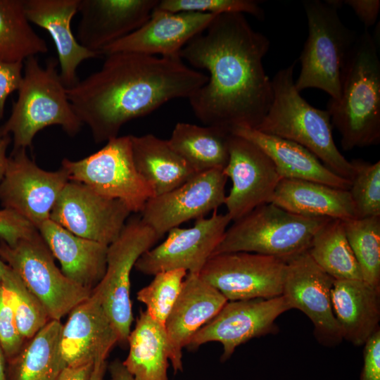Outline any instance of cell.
<instances>
[{"mask_svg": "<svg viewBox=\"0 0 380 380\" xmlns=\"http://www.w3.org/2000/svg\"><path fill=\"white\" fill-rule=\"evenodd\" d=\"M270 46L269 39L255 30L244 14L222 13L184 46L182 61L209 73L206 83L188 99L205 125L232 132L260 125L273 97L262 64Z\"/></svg>", "mask_w": 380, "mask_h": 380, "instance_id": "cell-1", "label": "cell"}, {"mask_svg": "<svg viewBox=\"0 0 380 380\" xmlns=\"http://www.w3.org/2000/svg\"><path fill=\"white\" fill-rule=\"evenodd\" d=\"M208 79L179 56L115 52L106 55L99 70L67 88V94L80 120L101 143L118 137L127 122L171 100L189 99Z\"/></svg>", "mask_w": 380, "mask_h": 380, "instance_id": "cell-2", "label": "cell"}, {"mask_svg": "<svg viewBox=\"0 0 380 380\" xmlns=\"http://www.w3.org/2000/svg\"><path fill=\"white\" fill-rule=\"evenodd\" d=\"M327 110L344 151L380 143V59L373 36H357L342 68L341 96Z\"/></svg>", "mask_w": 380, "mask_h": 380, "instance_id": "cell-3", "label": "cell"}, {"mask_svg": "<svg viewBox=\"0 0 380 380\" xmlns=\"http://www.w3.org/2000/svg\"><path fill=\"white\" fill-rule=\"evenodd\" d=\"M295 65L279 70L272 78L270 107L255 129L305 147L333 172L351 181L353 167L336 145L330 114L302 97L295 86Z\"/></svg>", "mask_w": 380, "mask_h": 380, "instance_id": "cell-4", "label": "cell"}, {"mask_svg": "<svg viewBox=\"0 0 380 380\" xmlns=\"http://www.w3.org/2000/svg\"><path fill=\"white\" fill-rule=\"evenodd\" d=\"M24 62L18 99L0 127V136L12 135L13 150H16L30 146L34 136L51 125H60L70 136L75 135L82 123L68 99L57 62L52 59L42 67L36 56Z\"/></svg>", "mask_w": 380, "mask_h": 380, "instance_id": "cell-5", "label": "cell"}, {"mask_svg": "<svg viewBox=\"0 0 380 380\" xmlns=\"http://www.w3.org/2000/svg\"><path fill=\"white\" fill-rule=\"evenodd\" d=\"M330 219L296 215L272 203L262 204L233 222L213 255L249 252L286 261L307 251L315 234Z\"/></svg>", "mask_w": 380, "mask_h": 380, "instance_id": "cell-6", "label": "cell"}, {"mask_svg": "<svg viewBox=\"0 0 380 380\" xmlns=\"http://www.w3.org/2000/svg\"><path fill=\"white\" fill-rule=\"evenodd\" d=\"M308 34L299 57L301 69L295 86L300 92L321 89L338 101L341 96L342 68L357 35L342 22L339 0L303 2Z\"/></svg>", "mask_w": 380, "mask_h": 380, "instance_id": "cell-7", "label": "cell"}, {"mask_svg": "<svg viewBox=\"0 0 380 380\" xmlns=\"http://www.w3.org/2000/svg\"><path fill=\"white\" fill-rule=\"evenodd\" d=\"M0 258L42 303L50 319L61 321L91 295L58 269L38 230L12 246L0 240Z\"/></svg>", "mask_w": 380, "mask_h": 380, "instance_id": "cell-8", "label": "cell"}, {"mask_svg": "<svg viewBox=\"0 0 380 380\" xmlns=\"http://www.w3.org/2000/svg\"><path fill=\"white\" fill-rule=\"evenodd\" d=\"M61 165L70 181L120 200L131 213H141L147 201L154 196L135 167L130 135L110 139L99 151L81 160L64 158Z\"/></svg>", "mask_w": 380, "mask_h": 380, "instance_id": "cell-9", "label": "cell"}, {"mask_svg": "<svg viewBox=\"0 0 380 380\" xmlns=\"http://www.w3.org/2000/svg\"><path fill=\"white\" fill-rule=\"evenodd\" d=\"M160 237L141 217L127 220L118 238L108 246L105 274L92 292L115 329L118 343L127 344L133 321L130 274L137 260Z\"/></svg>", "mask_w": 380, "mask_h": 380, "instance_id": "cell-10", "label": "cell"}, {"mask_svg": "<svg viewBox=\"0 0 380 380\" xmlns=\"http://www.w3.org/2000/svg\"><path fill=\"white\" fill-rule=\"evenodd\" d=\"M286 261L249 252L213 255L199 272L228 301L281 296Z\"/></svg>", "mask_w": 380, "mask_h": 380, "instance_id": "cell-11", "label": "cell"}, {"mask_svg": "<svg viewBox=\"0 0 380 380\" xmlns=\"http://www.w3.org/2000/svg\"><path fill=\"white\" fill-rule=\"evenodd\" d=\"M70 181L67 171L40 168L27 156L26 148L13 150L0 182V202L37 229L50 219L61 191Z\"/></svg>", "mask_w": 380, "mask_h": 380, "instance_id": "cell-12", "label": "cell"}, {"mask_svg": "<svg viewBox=\"0 0 380 380\" xmlns=\"http://www.w3.org/2000/svg\"><path fill=\"white\" fill-rule=\"evenodd\" d=\"M291 310L281 295L271 298L227 301L219 312L192 337L186 348L218 342L222 346L221 361L228 360L236 348L248 341L277 332L275 321Z\"/></svg>", "mask_w": 380, "mask_h": 380, "instance_id": "cell-13", "label": "cell"}, {"mask_svg": "<svg viewBox=\"0 0 380 380\" xmlns=\"http://www.w3.org/2000/svg\"><path fill=\"white\" fill-rule=\"evenodd\" d=\"M231 221L227 213L214 211L208 218L197 219L191 227L173 228L163 242L141 255L134 267L144 274L153 276L172 270L199 274Z\"/></svg>", "mask_w": 380, "mask_h": 380, "instance_id": "cell-14", "label": "cell"}, {"mask_svg": "<svg viewBox=\"0 0 380 380\" xmlns=\"http://www.w3.org/2000/svg\"><path fill=\"white\" fill-rule=\"evenodd\" d=\"M130 213L120 200L69 181L51 210L50 220L78 236L108 246L118 238Z\"/></svg>", "mask_w": 380, "mask_h": 380, "instance_id": "cell-15", "label": "cell"}, {"mask_svg": "<svg viewBox=\"0 0 380 380\" xmlns=\"http://www.w3.org/2000/svg\"><path fill=\"white\" fill-rule=\"evenodd\" d=\"M334 281L308 251L286 260L281 295L291 309L300 310L310 319L318 342L329 347L343 341L332 310L331 292Z\"/></svg>", "mask_w": 380, "mask_h": 380, "instance_id": "cell-16", "label": "cell"}, {"mask_svg": "<svg viewBox=\"0 0 380 380\" xmlns=\"http://www.w3.org/2000/svg\"><path fill=\"white\" fill-rule=\"evenodd\" d=\"M227 177L223 170L198 173L177 188L147 201L141 220L160 238L170 229L224 204Z\"/></svg>", "mask_w": 380, "mask_h": 380, "instance_id": "cell-17", "label": "cell"}, {"mask_svg": "<svg viewBox=\"0 0 380 380\" xmlns=\"http://www.w3.org/2000/svg\"><path fill=\"white\" fill-rule=\"evenodd\" d=\"M229 160L223 172L232 186L224 205L232 221H236L256 207L271 202L282 179L270 157L256 144L232 134Z\"/></svg>", "mask_w": 380, "mask_h": 380, "instance_id": "cell-18", "label": "cell"}, {"mask_svg": "<svg viewBox=\"0 0 380 380\" xmlns=\"http://www.w3.org/2000/svg\"><path fill=\"white\" fill-rule=\"evenodd\" d=\"M217 15L170 12L156 8L138 29L105 47L101 55L131 52L156 56H179L193 38L202 33Z\"/></svg>", "mask_w": 380, "mask_h": 380, "instance_id": "cell-19", "label": "cell"}, {"mask_svg": "<svg viewBox=\"0 0 380 380\" xmlns=\"http://www.w3.org/2000/svg\"><path fill=\"white\" fill-rule=\"evenodd\" d=\"M117 343V331L92 292L89 298L70 312L63 325L60 352L64 368L106 360Z\"/></svg>", "mask_w": 380, "mask_h": 380, "instance_id": "cell-20", "label": "cell"}, {"mask_svg": "<svg viewBox=\"0 0 380 380\" xmlns=\"http://www.w3.org/2000/svg\"><path fill=\"white\" fill-rule=\"evenodd\" d=\"M227 301L198 274L187 273L165 323L169 360L175 373L182 371V349Z\"/></svg>", "mask_w": 380, "mask_h": 380, "instance_id": "cell-21", "label": "cell"}, {"mask_svg": "<svg viewBox=\"0 0 380 380\" xmlns=\"http://www.w3.org/2000/svg\"><path fill=\"white\" fill-rule=\"evenodd\" d=\"M158 0H80L77 40L98 53L141 26Z\"/></svg>", "mask_w": 380, "mask_h": 380, "instance_id": "cell-22", "label": "cell"}, {"mask_svg": "<svg viewBox=\"0 0 380 380\" xmlns=\"http://www.w3.org/2000/svg\"><path fill=\"white\" fill-rule=\"evenodd\" d=\"M80 0H24L30 23L46 30L57 51L60 77L66 88L78 82L77 69L85 60L100 56L83 47L71 30V21L78 13Z\"/></svg>", "mask_w": 380, "mask_h": 380, "instance_id": "cell-23", "label": "cell"}, {"mask_svg": "<svg viewBox=\"0 0 380 380\" xmlns=\"http://www.w3.org/2000/svg\"><path fill=\"white\" fill-rule=\"evenodd\" d=\"M37 230L64 275L92 291L105 274L108 245L78 236L50 219Z\"/></svg>", "mask_w": 380, "mask_h": 380, "instance_id": "cell-24", "label": "cell"}, {"mask_svg": "<svg viewBox=\"0 0 380 380\" xmlns=\"http://www.w3.org/2000/svg\"><path fill=\"white\" fill-rule=\"evenodd\" d=\"M231 132L258 146L272 160L282 179L308 180L350 189L351 181L333 172L310 151L293 141L254 128L236 127Z\"/></svg>", "mask_w": 380, "mask_h": 380, "instance_id": "cell-25", "label": "cell"}, {"mask_svg": "<svg viewBox=\"0 0 380 380\" xmlns=\"http://www.w3.org/2000/svg\"><path fill=\"white\" fill-rule=\"evenodd\" d=\"M331 298L343 340L362 346L380 329V291L362 279L334 280Z\"/></svg>", "mask_w": 380, "mask_h": 380, "instance_id": "cell-26", "label": "cell"}, {"mask_svg": "<svg viewBox=\"0 0 380 380\" xmlns=\"http://www.w3.org/2000/svg\"><path fill=\"white\" fill-rule=\"evenodd\" d=\"M270 203L302 216L357 218L349 190L308 180L281 179Z\"/></svg>", "mask_w": 380, "mask_h": 380, "instance_id": "cell-27", "label": "cell"}, {"mask_svg": "<svg viewBox=\"0 0 380 380\" xmlns=\"http://www.w3.org/2000/svg\"><path fill=\"white\" fill-rule=\"evenodd\" d=\"M130 140L135 167L154 196L177 188L197 174L172 148L167 139L146 134L130 135Z\"/></svg>", "mask_w": 380, "mask_h": 380, "instance_id": "cell-28", "label": "cell"}, {"mask_svg": "<svg viewBox=\"0 0 380 380\" xmlns=\"http://www.w3.org/2000/svg\"><path fill=\"white\" fill-rule=\"evenodd\" d=\"M129 353L122 362L134 380H168V345L165 327L141 310L127 338Z\"/></svg>", "mask_w": 380, "mask_h": 380, "instance_id": "cell-29", "label": "cell"}, {"mask_svg": "<svg viewBox=\"0 0 380 380\" xmlns=\"http://www.w3.org/2000/svg\"><path fill=\"white\" fill-rule=\"evenodd\" d=\"M63 324L49 320L6 362V380H56L64 368L60 352Z\"/></svg>", "mask_w": 380, "mask_h": 380, "instance_id": "cell-30", "label": "cell"}, {"mask_svg": "<svg viewBox=\"0 0 380 380\" xmlns=\"http://www.w3.org/2000/svg\"><path fill=\"white\" fill-rule=\"evenodd\" d=\"M231 134L230 131L219 127L178 122L167 141L198 174L226 167Z\"/></svg>", "mask_w": 380, "mask_h": 380, "instance_id": "cell-31", "label": "cell"}, {"mask_svg": "<svg viewBox=\"0 0 380 380\" xmlns=\"http://www.w3.org/2000/svg\"><path fill=\"white\" fill-rule=\"evenodd\" d=\"M48 50L30 25L24 0H0V62L23 63Z\"/></svg>", "mask_w": 380, "mask_h": 380, "instance_id": "cell-32", "label": "cell"}, {"mask_svg": "<svg viewBox=\"0 0 380 380\" xmlns=\"http://www.w3.org/2000/svg\"><path fill=\"white\" fill-rule=\"evenodd\" d=\"M308 253L334 280L362 279L343 220L330 219L315 234Z\"/></svg>", "mask_w": 380, "mask_h": 380, "instance_id": "cell-33", "label": "cell"}, {"mask_svg": "<svg viewBox=\"0 0 380 380\" xmlns=\"http://www.w3.org/2000/svg\"><path fill=\"white\" fill-rule=\"evenodd\" d=\"M362 280L380 291V216L343 220Z\"/></svg>", "mask_w": 380, "mask_h": 380, "instance_id": "cell-34", "label": "cell"}, {"mask_svg": "<svg viewBox=\"0 0 380 380\" xmlns=\"http://www.w3.org/2000/svg\"><path fill=\"white\" fill-rule=\"evenodd\" d=\"M1 282L20 334L25 339L31 338L51 320L45 307L9 266Z\"/></svg>", "mask_w": 380, "mask_h": 380, "instance_id": "cell-35", "label": "cell"}, {"mask_svg": "<svg viewBox=\"0 0 380 380\" xmlns=\"http://www.w3.org/2000/svg\"><path fill=\"white\" fill-rule=\"evenodd\" d=\"M186 274L184 270L157 273L148 285L137 292V298L146 305L148 315L164 327Z\"/></svg>", "mask_w": 380, "mask_h": 380, "instance_id": "cell-36", "label": "cell"}, {"mask_svg": "<svg viewBox=\"0 0 380 380\" xmlns=\"http://www.w3.org/2000/svg\"><path fill=\"white\" fill-rule=\"evenodd\" d=\"M354 170L349 192L356 217L380 216V161H351Z\"/></svg>", "mask_w": 380, "mask_h": 380, "instance_id": "cell-37", "label": "cell"}, {"mask_svg": "<svg viewBox=\"0 0 380 380\" xmlns=\"http://www.w3.org/2000/svg\"><path fill=\"white\" fill-rule=\"evenodd\" d=\"M156 8L175 13H248L260 20L265 18L264 10L253 0H162Z\"/></svg>", "mask_w": 380, "mask_h": 380, "instance_id": "cell-38", "label": "cell"}, {"mask_svg": "<svg viewBox=\"0 0 380 380\" xmlns=\"http://www.w3.org/2000/svg\"><path fill=\"white\" fill-rule=\"evenodd\" d=\"M25 340L18 329L13 310L0 279V343L6 362L19 352Z\"/></svg>", "mask_w": 380, "mask_h": 380, "instance_id": "cell-39", "label": "cell"}, {"mask_svg": "<svg viewBox=\"0 0 380 380\" xmlns=\"http://www.w3.org/2000/svg\"><path fill=\"white\" fill-rule=\"evenodd\" d=\"M37 230L30 222L15 212L0 210V240L8 246H14L20 239Z\"/></svg>", "mask_w": 380, "mask_h": 380, "instance_id": "cell-40", "label": "cell"}, {"mask_svg": "<svg viewBox=\"0 0 380 380\" xmlns=\"http://www.w3.org/2000/svg\"><path fill=\"white\" fill-rule=\"evenodd\" d=\"M360 380H380V329L365 342Z\"/></svg>", "mask_w": 380, "mask_h": 380, "instance_id": "cell-41", "label": "cell"}, {"mask_svg": "<svg viewBox=\"0 0 380 380\" xmlns=\"http://www.w3.org/2000/svg\"><path fill=\"white\" fill-rule=\"evenodd\" d=\"M23 68V63L0 62V119L4 116L7 97L21 84Z\"/></svg>", "mask_w": 380, "mask_h": 380, "instance_id": "cell-42", "label": "cell"}, {"mask_svg": "<svg viewBox=\"0 0 380 380\" xmlns=\"http://www.w3.org/2000/svg\"><path fill=\"white\" fill-rule=\"evenodd\" d=\"M342 2L353 9L365 30L376 23L380 11L379 0H345Z\"/></svg>", "mask_w": 380, "mask_h": 380, "instance_id": "cell-43", "label": "cell"}, {"mask_svg": "<svg viewBox=\"0 0 380 380\" xmlns=\"http://www.w3.org/2000/svg\"><path fill=\"white\" fill-rule=\"evenodd\" d=\"M94 363L65 367L61 370L56 380H90Z\"/></svg>", "mask_w": 380, "mask_h": 380, "instance_id": "cell-44", "label": "cell"}, {"mask_svg": "<svg viewBox=\"0 0 380 380\" xmlns=\"http://www.w3.org/2000/svg\"><path fill=\"white\" fill-rule=\"evenodd\" d=\"M11 140V137L9 135L0 136V182L7 165L8 156L6 155V150Z\"/></svg>", "mask_w": 380, "mask_h": 380, "instance_id": "cell-45", "label": "cell"}, {"mask_svg": "<svg viewBox=\"0 0 380 380\" xmlns=\"http://www.w3.org/2000/svg\"><path fill=\"white\" fill-rule=\"evenodd\" d=\"M106 369V360H97L94 363L90 380H103Z\"/></svg>", "mask_w": 380, "mask_h": 380, "instance_id": "cell-46", "label": "cell"}, {"mask_svg": "<svg viewBox=\"0 0 380 380\" xmlns=\"http://www.w3.org/2000/svg\"><path fill=\"white\" fill-rule=\"evenodd\" d=\"M0 380H6V358L0 343Z\"/></svg>", "mask_w": 380, "mask_h": 380, "instance_id": "cell-47", "label": "cell"}, {"mask_svg": "<svg viewBox=\"0 0 380 380\" xmlns=\"http://www.w3.org/2000/svg\"><path fill=\"white\" fill-rule=\"evenodd\" d=\"M8 265L0 258V279H1Z\"/></svg>", "mask_w": 380, "mask_h": 380, "instance_id": "cell-48", "label": "cell"}]
</instances>
